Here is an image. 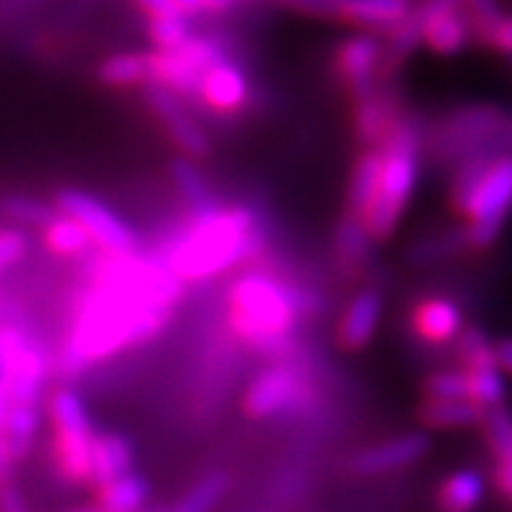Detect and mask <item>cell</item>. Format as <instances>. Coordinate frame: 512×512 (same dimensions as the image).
<instances>
[{"instance_id":"4dcf8cb0","label":"cell","mask_w":512,"mask_h":512,"mask_svg":"<svg viewBox=\"0 0 512 512\" xmlns=\"http://www.w3.org/2000/svg\"><path fill=\"white\" fill-rule=\"evenodd\" d=\"M455 353H458V369L463 371L497 369L494 340L481 327H463L455 337Z\"/></svg>"},{"instance_id":"f1b7e54d","label":"cell","mask_w":512,"mask_h":512,"mask_svg":"<svg viewBox=\"0 0 512 512\" xmlns=\"http://www.w3.org/2000/svg\"><path fill=\"white\" fill-rule=\"evenodd\" d=\"M170 178H173V186L178 189L181 199L186 202L189 212H196V209L212 207L217 202L212 191H209V183L204 178V173L199 170L194 160L189 157H178L170 165Z\"/></svg>"},{"instance_id":"f907efd6","label":"cell","mask_w":512,"mask_h":512,"mask_svg":"<svg viewBox=\"0 0 512 512\" xmlns=\"http://www.w3.org/2000/svg\"><path fill=\"white\" fill-rule=\"evenodd\" d=\"M3 421H6V416H3V413H0V429H3Z\"/></svg>"},{"instance_id":"52a82bcc","label":"cell","mask_w":512,"mask_h":512,"mask_svg":"<svg viewBox=\"0 0 512 512\" xmlns=\"http://www.w3.org/2000/svg\"><path fill=\"white\" fill-rule=\"evenodd\" d=\"M505 123V110L497 105H486V102L463 105V108L452 110L445 121H439L437 131L429 139V147L434 149L439 160H452L458 165L473 152L492 147Z\"/></svg>"},{"instance_id":"44dd1931","label":"cell","mask_w":512,"mask_h":512,"mask_svg":"<svg viewBox=\"0 0 512 512\" xmlns=\"http://www.w3.org/2000/svg\"><path fill=\"white\" fill-rule=\"evenodd\" d=\"M486 497V479L476 468L452 471L437 489L439 512H476Z\"/></svg>"},{"instance_id":"ffe728a7","label":"cell","mask_w":512,"mask_h":512,"mask_svg":"<svg viewBox=\"0 0 512 512\" xmlns=\"http://www.w3.org/2000/svg\"><path fill=\"white\" fill-rule=\"evenodd\" d=\"M398 110L392 108L390 97L382 92H369V95L358 97L356 108H353V121H356L358 142L366 149H377L382 139L390 131L392 121L398 118Z\"/></svg>"},{"instance_id":"d590c367","label":"cell","mask_w":512,"mask_h":512,"mask_svg":"<svg viewBox=\"0 0 512 512\" xmlns=\"http://www.w3.org/2000/svg\"><path fill=\"white\" fill-rule=\"evenodd\" d=\"M468 377H471V400L473 403L481 405L484 411L505 405L507 382H505V374H502V371L499 369L468 371Z\"/></svg>"},{"instance_id":"30bf717a","label":"cell","mask_w":512,"mask_h":512,"mask_svg":"<svg viewBox=\"0 0 512 512\" xmlns=\"http://www.w3.org/2000/svg\"><path fill=\"white\" fill-rule=\"evenodd\" d=\"M142 92L149 110L165 126V131L173 139V144L181 149L183 157L196 162L212 152V139L189 110V102H183L181 97L160 87V84H147V87H142Z\"/></svg>"},{"instance_id":"2e32d148","label":"cell","mask_w":512,"mask_h":512,"mask_svg":"<svg viewBox=\"0 0 512 512\" xmlns=\"http://www.w3.org/2000/svg\"><path fill=\"white\" fill-rule=\"evenodd\" d=\"M413 11V0H324V19L390 32Z\"/></svg>"},{"instance_id":"f6af8a7d","label":"cell","mask_w":512,"mask_h":512,"mask_svg":"<svg viewBox=\"0 0 512 512\" xmlns=\"http://www.w3.org/2000/svg\"><path fill=\"white\" fill-rule=\"evenodd\" d=\"M14 465H16V460L11 458V450H8L6 437H3V432H0V489H3V486H8V479H11V473H14Z\"/></svg>"},{"instance_id":"bcb514c9","label":"cell","mask_w":512,"mask_h":512,"mask_svg":"<svg viewBox=\"0 0 512 512\" xmlns=\"http://www.w3.org/2000/svg\"><path fill=\"white\" fill-rule=\"evenodd\" d=\"M173 6H176L178 14L183 16V19H194V16L204 14V6L202 0H173Z\"/></svg>"},{"instance_id":"7c38bea8","label":"cell","mask_w":512,"mask_h":512,"mask_svg":"<svg viewBox=\"0 0 512 512\" xmlns=\"http://www.w3.org/2000/svg\"><path fill=\"white\" fill-rule=\"evenodd\" d=\"M432 450V437L426 432H408L400 437H392L379 445L364 447L351 458V473L361 476V479H374V476H384V473L400 471L429 455Z\"/></svg>"},{"instance_id":"74e56055","label":"cell","mask_w":512,"mask_h":512,"mask_svg":"<svg viewBox=\"0 0 512 512\" xmlns=\"http://www.w3.org/2000/svg\"><path fill=\"white\" fill-rule=\"evenodd\" d=\"M463 14L471 24V37L479 42H484L494 24L505 16L499 11L497 0H463Z\"/></svg>"},{"instance_id":"7a4b0ae2","label":"cell","mask_w":512,"mask_h":512,"mask_svg":"<svg viewBox=\"0 0 512 512\" xmlns=\"http://www.w3.org/2000/svg\"><path fill=\"white\" fill-rule=\"evenodd\" d=\"M264 249L259 220L246 207H212L189 212V220L160 259L181 283H199L236 270Z\"/></svg>"},{"instance_id":"7dc6e473","label":"cell","mask_w":512,"mask_h":512,"mask_svg":"<svg viewBox=\"0 0 512 512\" xmlns=\"http://www.w3.org/2000/svg\"><path fill=\"white\" fill-rule=\"evenodd\" d=\"M236 3L238 0H202L204 14H212V16L228 14L230 8H236Z\"/></svg>"},{"instance_id":"5bb4252c","label":"cell","mask_w":512,"mask_h":512,"mask_svg":"<svg viewBox=\"0 0 512 512\" xmlns=\"http://www.w3.org/2000/svg\"><path fill=\"white\" fill-rule=\"evenodd\" d=\"M249 95L251 87L246 74L230 58H225V61L209 66L202 74L196 102H202L204 108L215 110L220 115H230L246 108Z\"/></svg>"},{"instance_id":"484cf974","label":"cell","mask_w":512,"mask_h":512,"mask_svg":"<svg viewBox=\"0 0 512 512\" xmlns=\"http://www.w3.org/2000/svg\"><path fill=\"white\" fill-rule=\"evenodd\" d=\"M37 429H40V408L37 405H11L6 413V421H3V437L8 442V450H11V458L19 463L32 452L34 437H37Z\"/></svg>"},{"instance_id":"3957f363","label":"cell","mask_w":512,"mask_h":512,"mask_svg":"<svg viewBox=\"0 0 512 512\" xmlns=\"http://www.w3.org/2000/svg\"><path fill=\"white\" fill-rule=\"evenodd\" d=\"M230 327L262 356L275 364L296 353V324L301 317L319 314L322 301L304 288L288 285L264 272H246L230 285Z\"/></svg>"},{"instance_id":"ac0fdd59","label":"cell","mask_w":512,"mask_h":512,"mask_svg":"<svg viewBox=\"0 0 512 512\" xmlns=\"http://www.w3.org/2000/svg\"><path fill=\"white\" fill-rule=\"evenodd\" d=\"M134 471V445L118 432H95L89 452V481L95 489Z\"/></svg>"},{"instance_id":"e575fe53","label":"cell","mask_w":512,"mask_h":512,"mask_svg":"<svg viewBox=\"0 0 512 512\" xmlns=\"http://www.w3.org/2000/svg\"><path fill=\"white\" fill-rule=\"evenodd\" d=\"M426 400H471V377L463 369L437 371L424 382Z\"/></svg>"},{"instance_id":"277c9868","label":"cell","mask_w":512,"mask_h":512,"mask_svg":"<svg viewBox=\"0 0 512 512\" xmlns=\"http://www.w3.org/2000/svg\"><path fill=\"white\" fill-rule=\"evenodd\" d=\"M377 149L382 155V176H379L374 204L364 217V225L374 243L387 241L398 230L400 217L405 215V207L416 191L418 168H421L418 165L421 131L416 121L398 115Z\"/></svg>"},{"instance_id":"1f68e13d","label":"cell","mask_w":512,"mask_h":512,"mask_svg":"<svg viewBox=\"0 0 512 512\" xmlns=\"http://www.w3.org/2000/svg\"><path fill=\"white\" fill-rule=\"evenodd\" d=\"M228 489H230L228 473L212 471V473H207V476H202V479L196 481L189 492L183 494L181 502H178V505L173 507V510H168V512H209V510H215V505L225 497V494H228Z\"/></svg>"},{"instance_id":"4fadbf2b","label":"cell","mask_w":512,"mask_h":512,"mask_svg":"<svg viewBox=\"0 0 512 512\" xmlns=\"http://www.w3.org/2000/svg\"><path fill=\"white\" fill-rule=\"evenodd\" d=\"M382 66V42L374 34H353L335 50L337 76L351 89L353 100L374 92V79Z\"/></svg>"},{"instance_id":"83f0119b","label":"cell","mask_w":512,"mask_h":512,"mask_svg":"<svg viewBox=\"0 0 512 512\" xmlns=\"http://www.w3.org/2000/svg\"><path fill=\"white\" fill-rule=\"evenodd\" d=\"M42 236H45V246L55 256H63V259H79V256L89 254V249H92L87 230L81 228L76 220H71V217L61 215V212L45 225Z\"/></svg>"},{"instance_id":"9c48e42d","label":"cell","mask_w":512,"mask_h":512,"mask_svg":"<svg viewBox=\"0 0 512 512\" xmlns=\"http://www.w3.org/2000/svg\"><path fill=\"white\" fill-rule=\"evenodd\" d=\"M311 398L306 374L290 361L267 366L259 371L243 395V411L251 418H275L285 413L301 411Z\"/></svg>"},{"instance_id":"d6a6232c","label":"cell","mask_w":512,"mask_h":512,"mask_svg":"<svg viewBox=\"0 0 512 512\" xmlns=\"http://www.w3.org/2000/svg\"><path fill=\"white\" fill-rule=\"evenodd\" d=\"M479 426L484 429L486 447L497 458V463L512 460V413L507 411L505 405L484 411Z\"/></svg>"},{"instance_id":"7bdbcfd3","label":"cell","mask_w":512,"mask_h":512,"mask_svg":"<svg viewBox=\"0 0 512 512\" xmlns=\"http://www.w3.org/2000/svg\"><path fill=\"white\" fill-rule=\"evenodd\" d=\"M494 358H497V369L512 377V337L494 340Z\"/></svg>"},{"instance_id":"f546056e","label":"cell","mask_w":512,"mask_h":512,"mask_svg":"<svg viewBox=\"0 0 512 512\" xmlns=\"http://www.w3.org/2000/svg\"><path fill=\"white\" fill-rule=\"evenodd\" d=\"M463 251H468L465 228H455L413 243L411 251H408V262L416 264V267H429V264L445 262V259H452V256L463 254Z\"/></svg>"},{"instance_id":"6da1fadb","label":"cell","mask_w":512,"mask_h":512,"mask_svg":"<svg viewBox=\"0 0 512 512\" xmlns=\"http://www.w3.org/2000/svg\"><path fill=\"white\" fill-rule=\"evenodd\" d=\"M183 296V283L160 256H100L76 304L74 327L58 356L63 377L155 340Z\"/></svg>"},{"instance_id":"836d02e7","label":"cell","mask_w":512,"mask_h":512,"mask_svg":"<svg viewBox=\"0 0 512 512\" xmlns=\"http://www.w3.org/2000/svg\"><path fill=\"white\" fill-rule=\"evenodd\" d=\"M3 212H6L16 225H21V228H42V230H45V225L58 215L55 204L42 202V199H34V196H24V194L8 196L6 202H3Z\"/></svg>"},{"instance_id":"ee69618b","label":"cell","mask_w":512,"mask_h":512,"mask_svg":"<svg viewBox=\"0 0 512 512\" xmlns=\"http://www.w3.org/2000/svg\"><path fill=\"white\" fill-rule=\"evenodd\" d=\"M494 484H497L499 494L512 502V460L497 463V468H494Z\"/></svg>"},{"instance_id":"603a6c76","label":"cell","mask_w":512,"mask_h":512,"mask_svg":"<svg viewBox=\"0 0 512 512\" xmlns=\"http://www.w3.org/2000/svg\"><path fill=\"white\" fill-rule=\"evenodd\" d=\"M418 418L426 429L450 432V429L479 426L484 418V408L473 400H424L418 408Z\"/></svg>"},{"instance_id":"7402d4cb","label":"cell","mask_w":512,"mask_h":512,"mask_svg":"<svg viewBox=\"0 0 512 512\" xmlns=\"http://www.w3.org/2000/svg\"><path fill=\"white\" fill-rule=\"evenodd\" d=\"M379 176H382V155H379V149H366L356 160L351 178H348V212L345 215L364 220L374 204V196H377Z\"/></svg>"},{"instance_id":"9a60e30c","label":"cell","mask_w":512,"mask_h":512,"mask_svg":"<svg viewBox=\"0 0 512 512\" xmlns=\"http://www.w3.org/2000/svg\"><path fill=\"white\" fill-rule=\"evenodd\" d=\"M384 298L382 290L364 288L348 301L343 317L337 322V343L343 351H364L374 340L382 322Z\"/></svg>"},{"instance_id":"cb8c5ba5","label":"cell","mask_w":512,"mask_h":512,"mask_svg":"<svg viewBox=\"0 0 512 512\" xmlns=\"http://www.w3.org/2000/svg\"><path fill=\"white\" fill-rule=\"evenodd\" d=\"M149 499V481L142 473H126L121 479L97 489V510L100 512H139Z\"/></svg>"},{"instance_id":"b9f144b4","label":"cell","mask_w":512,"mask_h":512,"mask_svg":"<svg viewBox=\"0 0 512 512\" xmlns=\"http://www.w3.org/2000/svg\"><path fill=\"white\" fill-rule=\"evenodd\" d=\"M134 3L147 14V19H162V16L178 14L176 6H173V0H134Z\"/></svg>"},{"instance_id":"681fc988","label":"cell","mask_w":512,"mask_h":512,"mask_svg":"<svg viewBox=\"0 0 512 512\" xmlns=\"http://www.w3.org/2000/svg\"><path fill=\"white\" fill-rule=\"evenodd\" d=\"M71 512H100L97 507H81V510H71Z\"/></svg>"},{"instance_id":"8fae6325","label":"cell","mask_w":512,"mask_h":512,"mask_svg":"<svg viewBox=\"0 0 512 512\" xmlns=\"http://www.w3.org/2000/svg\"><path fill=\"white\" fill-rule=\"evenodd\" d=\"M413 16L421 29V45L432 53L452 58L471 45V24L463 14V0H424L421 6H413Z\"/></svg>"},{"instance_id":"5b68a950","label":"cell","mask_w":512,"mask_h":512,"mask_svg":"<svg viewBox=\"0 0 512 512\" xmlns=\"http://www.w3.org/2000/svg\"><path fill=\"white\" fill-rule=\"evenodd\" d=\"M512 212V155H497L481 176L465 209L468 251L492 249Z\"/></svg>"},{"instance_id":"c3c4849f","label":"cell","mask_w":512,"mask_h":512,"mask_svg":"<svg viewBox=\"0 0 512 512\" xmlns=\"http://www.w3.org/2000/svg\"><path fill=\"white\" fill-rule=\"evenodd\" d=\"M497 147H512V118H507V123L502 126V131H499Z\"/></svg>"},{"instance_id":"d4e9b609","label":"cell","mask_w":512,"mask_h":512,"mask_svg":"<svg viewBox=\"0 0 512 512\" xmlns=\"http://www.w3.org/2000/svg\"><path fill=\"white\" fill-rule=\"evenodd\" d=\"M97 79L110 89L147 87V53H115L97 66Z\"/></svg>"},{"instance_id":"ba28073f","label":"cell","mask_w":512,"mask_h":512,"mask_svg":"<svg viewBox=\"0 0 512 512\" xmlns=\"http://www.w3.org/2000/svg\"><path fill=\"white\" fill-rule=\"evenodd\" d=\"M55 209L71 217L87 230L92 246H100L105 256L139 254V236L108 204L79 189H61L55 194Z\"/></svg>"},{"instance_id":"8992f818","label":"cell","mask_w":512,"mask_h":512,"mask_svg":"<svg viewBox=\"0 0 512 512\" xmlns=\"http://www.w3.org/2000/svg\"><path fill=\"white\" fill-rule=\"evenodd\" d=\"M48 413L50 424H53L58 471L71 484H87L89 452H92V439H95L87 405L74 390H58L50 395Z\"/></svg>"},{"instance_id":"e0dca14e","label":"cell","mask_w":512,"mask_h":512,"mask_svg":"<svg viewBox=\"0 0 512 512\" xmlns=\"http://www.w3.org/2000/svg\"><path fill=\"white\" fill-rule=\"evenodd\" d=\"M147 74L149 84H160V87L170 89L183 102H196L202 71L181 48L147 53Z\"/></svg>"},{"instance_id":"d6986e66","label":"cell","mask_w":512,"mask_h":512,"mask_svg":"<svg viewBox=\"0 0 512 512\" xmlns=\"http://www.w3.org/2000/svg\"><path fill=\"white\" fill-rule=\"evenodd\" d=\"M460 330H463V311L450 298H426L413 309V332L426 343H452Z\"/></svg>"},{"instance_id":"60d3db41","label":"cell","mask_w":512,"mask_h":512,"mask_svg":"<svg viewBox=\"0 0 512 512\" xmlns=\"http://www.w3.org/2000/svg\"><path fill=\"white\" fill-rule=\"evenodd\" d=\"M0 512H29L27 499H24V494L14 484L0 489Z\"/></svg>"},{"instance_id":"816d5d0a","label":"cell","mask_w":512,"mask_h":512,"mask_svg":"<svg viewBox=\"0 0 512 512\" xmlns=\"http://www.w3.org/2000/svg\"><path fill=\"white\" fill-rule=\"evenodd\" d=\"M277 3H283V6H288V3H290V0H277Z\"/></svg>"},{"instance_id":"4316f807","label":"cell","mask_w":512,"mask_h":512,"mask_svg":"<svg viewBox=\"0 0 512 512\" xmlns=\"http://www.w3.org/2000/svg\"><path fill=\"white\" fill-rule=\"evenodd\" d=\"M374 246V238L369 236L364 220L345 215L335 230V254L340 259L345 270H356L361 264H366Z\"/></svg>"},{"instance_id":"8d00e7d4","label":"cell","mask_w":512,"mask_h":512,"mask_svg":"<svg viewBox=\"0 0 512 512\" xmlns=\"http://www.w3.org/2000/svg\"><path fill=\"white\" fill-rule=\"evenodd\" d=\"M191 34V21L178 14L147 21V37L155 50H178Z\"/></svg>"},{"instance_id":"ab89813d","label":"cell","mask_w":512,"mask_h":512,"mask_svg":"<svg viewBox=\"0 0 512 512\" xmlns=\"http://www.w3.org/2000/svg\"><path fill=\"white\" fill-rule=\"evenodd\" d=\"M489 50H497L499 55H507L512 58V16H502V19L494 24V29L486 34V40L481 42Z\"/></svg>"},{"instance_id":"f35d334b","label":"cell","mask_w":512,"mask_h":512,"mask_svg":"<svg viewBox=\"0 0 512 512\" xmlns=\"http://www.w3.org/2000/svg\"><path fill=\"white\" fill-rule=\"evenodd\" d=\"M29 251V236L19 228L0 230V272L19 264Z\"/></svg>"}]
</instances>
